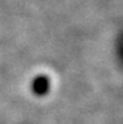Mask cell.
Here are the masks:
<instances>
[{"mask_svg":"<svg viewBox=\"0 0 123 124\" xmlns=\"http://www.w3.org/2000/svg\"><path fill=\"white\" fill-rule=\"evenodd\" d=\"M48 88H49V79L46 78V77H44V75L37 77L33 81L32 90H33V93L37 94V95H44V94H46L48 93Z\"/></svg>","mask_w":123,"mask_h":124,"instance_id":"1","label":"cell"}]
</instances>
